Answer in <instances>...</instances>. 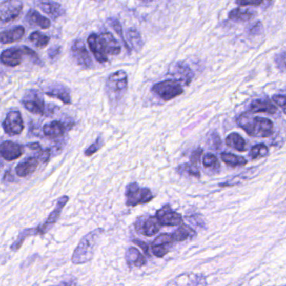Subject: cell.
<instances>
[{"label":"cell","mask_w":286,"mask_h":286,"mask_svg":"<svg viewBox=\"0 0 286 286\" xmlns=\"http://www.w3.org/2000/svg\"><path fill=\"white\" fill-rule=\"evenodd\" d=\"M238 127L255 137H268L273 134L274 125L270 119L253 116L250 111L240 114L236 118Z\"/></svg>","instance_id":"cell-1"},{"label":"cell","mask_w":286,"mask_h":286,"mask_svg":"<svg viewBox=\"0 0 286 286\" xmlns=\"http://www.w3.org/2000/svg\"><path fill=\"white\" fill-rule=\"evenodd\" d=\"M103 232L104 230L103 229H97L90 232L81 238L71 258V261L74 264H82L93 259L96 244Z\"/></svg>","instance_id":"cell-2"},{"label":"cell","mask_w":286,"mask_h":286,"mask_svg":"<svg viewBox=\"0 0 286 286\" xmlns=\"http://www.w3.org/2000/svg\"><path fill=\"white\" fill-rule=\"evenodd\" d=\"M128 88V77L124 71L112 73L106 82V92L111 103H117L121 100Z\"/></svg>","instance_id":"cell-3"},{"label":"cell","mask_w":286,"mask_h":286,"mask_svg":"<svg viewBox=\"0 0 286 286\" xmlns=\"http://www.w3.org/2000/svg\"><path fill=\"white\" fill-rule=\"evenodd\" d=\"M126 205L129 207H135L145 205L153 199L152 191L148 188H141L138 183L132 182L126 188Z\"/></svg>","instance_id":"cell-4"},{"label":"cell","mask_w":286,"mask_h":286,"mask_svg":"<svg viewBox=\"0 0 286 286\" xmlns=\"http://www.w3.org/2000/svg\"><path fill=\"white\" fill-rule=\"evenodd\" d=\"M152 91L165 101L173 100L183 93L182 85L173 79L158 82L152 87Z\"/></svg>","instance_id":"cell-5"},{"label":"cell","mask_w":286,"mask_h":286,"mask_svg":"<svg viewBox=\"0 0 286 286\" xmlns=\"http://www.w3.org/2000/svg\"><path fill=\"white\" fill-rule=\"evenodd\" d=\"M21 101L24 107L31 113L40 116L47 114V107L43 95L37 90L26 91Z\"/></svg>","instance_id":"cell-6"},{"label":"cell","mask_w":286,"mask_h":286,"mask_svg":"<svg viewBox=\"0 0 286 286\" xmlns=\"http://www.w3.org/2000/svg\"><path fill=\"white\" fill-rule=\"evenodd\" d=\"M34 54V50L26 46L21 48H9L3 51L0 55V60L5 66L15 67L21 65L23 55L31 57Z\"/></svg>","instance_id":"cell-7"},{"label":"cell","mask_w":286,"mask_h":286,"mask_svg":"<svg viewBox=\"0 0 286 286\" xmlns=\"http://www.w3.org/2000/svg\"><path fill=\"white\" fill-rule=\"evenodd\" d=\"M23 10L21 0H4L0 3V25L15 21Z\"/></svg>","instance_id":"cell-8"},{"label":"cell","mask_w":286,"mask_h":286,"mask_svg":"<svg viewBox=\"0 0 286 286\" xmlns=\"http://www.w3.org/2000/svg\"><path fill=\"white\" fill-rule=\"evenodd\" d=\"M2 127L5 133L9 136H15L21 133L25 126L21 112L18 111H9L3 121Z\"/></svg>","instance_id":"cell-9"},{"label":"cell","mask_w":286,"mask_h":286,"mask_svg":"<svg viewBox=\"0 0 286 286\" xmlns=\"http://www.w3.org/2000/svg\"><path fill=\"white\" fill-rule=\"evenodd\" d=\"M71 54L75 62L81 66L82 68L89 69L93 66V62L91 55L87 51V48L80 39L74 41L71 46Z\"/></svg>","instance_id":"cell-10"},{"label":"cell","mask_w":286,"mask_h":286,"mask_svg":"<svg viewBox=\"0 0 286 286\" xmlns=\"http://www.w3.org/2000/svg\"><path fill=\"white\" fill-rule=\"evenodd\" d=\"M136 230L144 236L152 237L158 233L162 225L156 216H150L148 218L143 217L136 222Z\"/></svg>","instance_id":"cell-11"},{"label":"cell","mask_w":286,"mask_h":286,"mask_svg":"<svg viewBox=\"0 0 286 286\" xmlns=\"http://www.w3.org/2000/svg\"><path fill=\"white\" fill-rule=\"evenodd\" d=\"M168 74L173 78V79L179 82L181 85L183 84L184 86L190 85L194 76L193 71L184 62H177L170 69Z\"/></svg>","instance_id":"cell-12"},{"label":"cell","mask_w":286,"mask_h":286,"mask_svg":"<svg viewBox=\"0 0 286 286\" xmlns=\"http://www.w3.org/2000/svg\"><path fill=\"white\" fill-rule=\"evenodd\" d=\"M68 201L69 197L66 195L62 196V198L58 199L55 209L50 213V215L48 217L47 220L44 222L43 224L37 227L38 234H46L55 225V222L59 219L60 214H62V209H64V207L66 206Z\"/></svg>","instance_id":"cell-13"},{"label":"cell","mask_w":286,"mask_h":286,"mask_svg":"<svg viewBox=\"0 0 286 286\" xmlns=\"http://www.w3.org/2000/svg\"><path fill=\"white\" fill-rule=\"evenodd\" d=\"M173 240L172 234H162L155 238L152 244L151 250L152 254L157 258H162L170 251V249L173 246Z\"/></svg>","instance_id":"cell-14"},{"label":"cell","mask_w":286,"mask_h":286,"mask_svg":"<svg viewBox=\"0 0 286 286\" xmlns=\"http://www.w3.org/2000/svg\"><path fill=\"white\" fill-rule=\"evenodd\" d=\"M156 217L164 226H179L183 223L182 215L171 209L169 205H165L159 209Z\"/></svg>","instance_id":"cell-15"},{"label":"cell","mask_w":286,"mask_h":286,"mask_svg":"<svg viewBox=\"0 0 286 286\" xmlns=\"http://www.w3.org/2000/svg\"><path fill=\"white\" fill-rule=\"evenodd\" d=\"M23 154L24 147L18 143L5 141L0 144V156L6 161H14Z\"/></svg>","instance_id":"cell-16"},{"label":"cell","mask_w":286,"mask_h":286,"mask_svg":"<svg viewBox=\"0 0 286 286\" xmlns=\"http://www.w3.org/2000/svg\"><path fill=\"white\" fill-rule=\"evenodd\" d=\"M46 95L50 97L57 98L62 100L64 104H71V91L68 87L60 83H53L46 88Z\"/></svg>","instance_id":"cell-17"},{"label":"cell","mask_w":286,"mask_h":286,"mask_svg":"<svg viewBox=\"0 0 286 286\" xmlns=\"http://www.w3.org/2000/svg\"><path fill=\"white\" fill-rule=\"evenodd\" d=\"M35 5L39 9L50 16V18L56 19L65 14V10L59 3L53 0H35Z\"/></svg>","instance_id":"cell-18"},{"label":"cell","mask_w":286,"mask_h":286,"mask_svg":"<svg viewBox=\"0 0 286 286\" xmlns=\"http://www.w3.org/2000/svg\"><path fill=\"white\" fill-rule=\"evenodd\" d=\"M99 36L100 44L103 46L105 54L108 55H117L120 53V46L118 41L114 38L111 33L106 32L100 34Z\"/></svg>","instance_id":"cell-19"},{"label":"cell","mask_w":286,"mask_h":286,"mask_svg":"<svg viewBox=\"0 0 286 286\" xmlns=\"http://www.w3.org/2000/svg\"><path fill=\"white\" fill-rule=\"evenodd\" d=\"M39 160L37 157H30L25 158L23 161L16 166V174L18 177H29L32 173H34L39 166Z\"/></svg>","instance_id":"cell-20"},{"label":"cell","mask_w":286,"mask_h":286,"mask_svg":"<svg viewBox=\"0 0 286 286\" xmlns=\"http://www.w3.org/2000/svg\"><path fill=\"white\" fill-rule=\"evenodd\" d=\"M88 44L90 50L93 53L94 56L97 62L104 63L108 60V57L105 54L97 34H91L88 38Z\"/></svg>","instance_id":"cell-21"},{"label":"cell","mask_w":286,"mask_h":286,"mask_svg":"<svg viewBox=\"0 0 286 286\" xmlns=\"http://www.w3.org/2000/svg\"><path fill=\"white\" fill-rule=\"evenodd\" d=\"M25 28L22 26L2 31L0 33V43L11 44L21 40L25 35Z\"/></svg>","instance_id":"cell-22"},{"label":"cell","mask_w":286,"mask_h":286,"mask_svg":"<svg viewBox=\"0 0 286 286\" xmlns=\"http://www.w3.org/2000/svg\"><path fill=\"white\" fill-rule=\"evenodd\" d=\"M126 261L129 267H142L147 263V259L136 248L131 247L126 252Z\"/></svg>","instance_id":"cell-23"},{"label":"cell","mask_w":286,"mask_h":286,"mask_svg":"<svg viewBox=\"0 0 286 286\" xmlns=\"http://www.w3.org/2000/svg\"><path fill=\"white\" fill-rule=\"evenodd\" d=\"M249 111L251 113L263 112V113L275 114L277 111V107L268 100L258 99L250 103Z\"/></svg>","instance_id":"cell-24"},{"label":"cell","mask_w":286,"mask_h":286,"mask_svg":"<svg viewBox=\"0 0 286 286\" xmlns=\"http://www.w3.org/2000/svg\"><path fill=\"white\" fill-rule=\"evenodd\" d=\"M66 132V126L59 120H54L43 127L44 134L49 137H59Z\"/></svg>","instance_id":"cell-25"},{"label":"cell","mask_w":286,"mask_h":286,"mask_svg":"<svg viewBox=\"0 0 286 286\" xmlns=\"http://www.w3.org/2000/svg\"><path fill=\"white\" fill-rule=\"evenodd\" d=\"M26 21L30 25H33V26H38L41 29H48L50 27V25H51L50 19L41 15L39 12L34 10V9H31L28 12Z\"/></svg>","instance_id":"cell-26"},{"label":"cell","mask_w":286,"mask_h":286,"mask_svg":"<svg viewBox=\"0 0 286 286\" xmlns=\"http://www.w3.org/2000/svg\"><path fill=\"white\" fill-rule=\"evenodd\" d=\"M196 234L195 230L182 223L179 225V228L176 231L173 232L172 236L174 242H182L187 239H192L196 236Z\"/></svg>","instance_id":"cell-27"},{"label":"cell","mask_w":286,"mask_h":286,"mask_svg":"<svg viewBox=\"0 0 286 286\" xmlns=\"http://www.w3.org/2000/svg\"><path fill=\"white\" fill-rule=\"evenodd\" d=\"M225 142L227 144L228 147L235 149L238 152H244L246 150V140L236 132L230 133L226 137Z\"/></svg>","instance_id":"cell-28"},{"label":"cell","mask_w":286,"mask_h":286,"mask_svg":"<svg viewBox=\"0 0 286 286\" xmlns=\"http://www.w3.org/2000/svg\"><path fill=\"white\" fill-rule=\"evenodd\" d=\"M127 46L128 48H132V50L140 51L142 48L143 43L141 35L139 32L135 29H131L127 31Z\"/></svg>","instance_id":"cell-29"},{"label":"cell","mask_w":286,"mask_h":286,"mask_svg":"<svg viewBox=\"0 0 286 286\" xmlns=\"http://www.w3.org/2000/svg\"><path fill=\"white\" fill-rule=\"evenodd\" d=\"M221 159L223 162L231 167L246 166L247 164V160L244 157H239L229 152H222Z\"/></svg>","instance_id":"cell-30"},{"label":"cell","mask_w":286,"mask_h":286,"mask_svg":"<svg viewBox=\"0 0 286 286\" xmlns=\"http://www.w3.org/2000/svg\"><path fill=\"white\" fill-rule=\"evenodd\" d=\"M253 16L254 14L250 10L238 8V9H233L230 12L229 18L231 21H237V22H246V21H250Z\"/></svg>","instance_id":"cell-31"},{"label":"cell","mask_w":286,"mask_h":286,"mask_svg":"<svg viewBox=\"0 0 286 286\" xmlns=\"http://www.w3.org/2000/svg\"><path fill=\"white\" fill-rule=\"evenodd\" d=\"M36 234H38L37 228H35V229H26V230H23L21 234H18V238L14 241V243L12 244L11 250H13L14 252L18 251L28 237L36 235Z\"/></svg>","instance_id":"cell-32"},{"label":"cell","mask_w":286,"mask_h":286,"mask_svg":"<svg viewBox=\"0 0 286 286\" xmlns=\"http://www.w3.org/2000/svg\"><path fill=\"white\" fill-rule=\"evenodd\" d=\"M30 40L37 48L43 49V48L48 46V44L50 42V38L47 35L41 34L39 32L35 31L30 34Z\"/></svg>","instance_id":"cell-33"},{"label":"cell","mask_w":286,"mask_h":286,"mask_svg":"<svg viewBox=\"0 0 286 286\" xmlns=\"http://www.w3.org/2000/svg\"><path fill=\"white\" fill-rule=\"evenodd\" d=\"M202 164L205 168L210 169L214 172H217L220 169V164H219L218 158L215 155L212 154V153H207L205 155Z\"/></svg>","instance_id":"cell-34"},{"label":"cell","mask_w":286,"mask_h":286,"mask_svg":"<svg viewBox=\"0 0 286 286\" xmlns=\"http://www.w3.org/2000/svg\"><path fill=\"white\" fill-rule=\"evenodd\" d=\"M268 148L264 144H257L254 146L250 152V157L251 159L261 158L268 156Z\"/></svg>","instance_id":"cell-35"},{"label":"cell","mask_w":286,"mask_h":286,"mask_svg":"<svg viewBox=\"0 0 286 286\" xmlns=\"http://www.w3.org/2000/svg\"><path fill=\"white\" fill-rule=\"evenodd\" d=\"M103 144H104L103 139L100 136H99L95 140V142L93 144H91L89 148H87V150L85 151V156L86 157H91L92 155L95 154V152H98V151L100 150V148H103Z\"/></svg>","instance_id":"cell-36"},{"label":"cell","mask_w":286,"mask_h":286,"mask_svg":"<svg viewBox=\"0 0 286 286\" xmlns=\"http://www.w3.org/2000/svg\"><path fill=\"white\" fill-rule=\"evenodd\" d=\"M177 171H178L179 173H189L191 176H194L195 177H200L199 168L192 166L190 164H182L181 166L178 167Z\"/></svg>","instance_id":"cell-37"},{"label":"cell","mask_w":286,"mask_h":286,"mask_svg":"<svg viewBox=\"0 0 286 286\" xmlns=\"http://www.w3.org/2000/svg\"><path fill=\"white\" fill-rule=\"evenodd\" d=\"M108 24L111 25V27L115 31L119 34V36L122 39L123 42H124V45H125L126 48L129 50V48H128V46H127V41L124 39V35H123V31H122V27H121V25H120V22H119L117 19L116 18H109L108 21H107Z\"/></svg>","instance_id":"cell-38"},{"label":"cell","mask_w":286,"mask_h":286,"mask_svg":"<svg viewBox=\"0 0 286 286\" xmlns=\"http://www.w3.org/2000/svg\"><path fill=\"white\" fill-rule=\"evenodd\" d=\"M202 153H203V151H202V148H198V149H196L191 155L190 162L189 164L192 166L199 168L200 159H201V157L202 156Z\"/></svg>","instance_id":"cell-39"},{"label":"cell","mask_w":286,"mask_h":286,"mask_svg":"<svg viewBox=\"0 0 286 286\" xmlns=\"http://www.w3.org/2000/svg\"><path fill=\"white\" fill-rule=\"evenodd\" d=\"M50 156H51V149L48 148V149H41L38 151L36 157L39 159V161L46 164L50 160Z\"/></svg>","instance_id":"cell-40"},{"label":"cell","mask_w":286,"mask_h":286,"mask_svg":"<svg viewBox=\"0 0 286 286\" xmlns=\"http://www.w3.org/2000/svg\"><path fill=\"white\" fill-rule=\"evenodd\" d=\"M275 62L279 67V70L286 72V50L284 52L280 53L275 58Z\"/></svg>","instance_id":"cell-41"},{"label":"cell","mask_w":286,"mask_h":286,"mask_svg":"<svg viewBox=\"0 0 286 286\" xmlns=\"http://www.w3.org/2000/svg\"><path fill=\"white\" fill-rule=\"evenodd\" d=\"M273 100L283 110L284 113L286 114V95H275L273 96Z\"/></svg>","instance_id":"cell-42"},{"label":"cell","mask_w":286,"mask_h":286,"mask_svg":"<svg viewBox=\"0 0 286 286\" xmlns=\"http://www.w3.org/2000/svg\"><path fill=\"white\" fill-rule=\"evenodd\" d=\"M132 242H133L135 244H136V246H139V247H141V250H143V252L145 253L148 256H150V254H149V253H150V251H149L150 247H149L148 243L140 240V239H133Z\"/></svg>","instance_id":"cell-43"},{"label":"cell","mask_w":286,"mask_h":286,"mask_svg":"<svg viewBox=\"0 0 286 286\" xmlns=\"http://www.w3.org/2000/svg\"><path fill=\"white\" fill-rule=\"evenodd\" d=\"M263 0H236V3L241 6L246 5H261Z\"/></svg>","instance_id":"cell-44"},{"label":"cell","mask_w":286,"mask_h":286,"mask_svg":"<svg viewBox=\"0 0 286 286\" xmlns=\"http://www.w3.org/2000/svg\"><path fill=\"white\" fill-rule=\"evenodd\" d=\"M192 286H207L206 279L202 275H198L196 276L195 279L193 280Z\"/></svg>","instance_id":"cell-45"},{"label":"cell","mask_w":286,"mask_h":286,"mask_svg":"<svg viewBox=\"0 0 286 286\" xmlns=\"http://www.w3.org/2000/svg\"><path fill=\"white\" fill-rule=\"evenodd\" d=\"M60 53V47L59 46H54V47L50 48L49 51H48V55L50 59H54L56 58Z\"/></svg>","instance_id":"cell-46"},{"label":"cell","mask_w":286,"mask_h":286,"mask_svg":"<svg viewBox=\"0 0 286 286\" xmlns=\"http://www.w3.org/2000/svg\"><path fill=\"white\" fill-rule=\"evenodd\" d=\"M263 31V25H262V24L260 23V22H258V23L255 24V25H254V27L250 30V33L252 34H254V35L262 34Z\"/></svg>","instance_id":"cell-47"},{"label":"cell","mask_w":286,"mask_h":286,"mask_svg":"<svg viewBox=\"0 0 286 286\" xmlns=\"http://www.w3.org/2000/svg\"><path fill=\"white\" fill-rule=\"evenodd\" d=\"M27 147L30 148L31 150L37 151V152L42 149L40 144L38 142L30 143V144H28Z\"/></svg>","instance_id":"cell-48"},{"label":"cell","mask_w":286,"mask_h":286,"mask_svg":"<svg viewBox=\"0 0 286 286\" xmlns=\"http://www.w3.org/2000/svg\"><path fill=\"white\" fill-rule=\"evenodd\" d=\"M57 286H76V281L71 279V280H67V281L62 282V283H60L59 285Z\"/></svg>","instance_id":"cell-49"},{"label":"cell","mask_w":286,"mask_h":286,"mask_svg":"<svg viewBox=\"0 0 286 286\" xmlns=\"http://www.w3.org/2000/svg\"><path fill=\"white\" fill-rule=\"evenodd\" d=\"M3 166L2 161H0V168Z\"/></svg>","instance_id":"cell-50"},{"label":"cell","mask_w":286,"mask_h":286,"mask_svg":"<svg viewBox=\"0 0 286 286\" xmlns=\"http://www.w3.org/2000/svg\"><path fill=\"white\" fill-rule=\"evenodd\" d=\"M143 1H152V0H143Z\"/></svg>","instance_id":"cell-51"},{"label":"cell","mask_w":286,"mask_h":286,"mask_svg":"<svg viewBox=\"0 0 286 286\" xmlns=\"http://www.w3.org/2000/svg\"><path fill=\"white\" fill-rule=\"evenodd\" d=\"M95 1H100V0H95Z\"/></svg>","instance_id":"cell-52"}]
</instances>
